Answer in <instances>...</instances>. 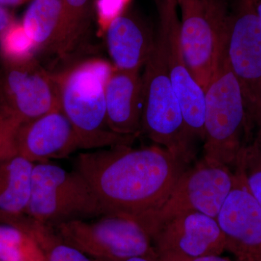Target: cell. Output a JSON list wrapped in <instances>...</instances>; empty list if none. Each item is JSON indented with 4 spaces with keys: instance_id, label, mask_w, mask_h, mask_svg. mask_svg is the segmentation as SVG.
Here are the masks:
<instances>
[{
    "instance_id": "83f0119b",
    "label": "cell",
    "mask_w": 261,
    "mask_h": 261,
    "mask_svg": "<svg viewBox=\"0 0 261 261\" xmlns=\"http://www.w3.org/2000/svg\"><path fill=\"white\" fill-rule=\"evenodd\" d=\"M251 132H259L261 134V106L251 123Z\"/></svg>"
},
{
    "instance_id": "30bf717a",
    "label": "cell",
    "mask_w": 261,
    "mask_h": 261,
    "mask_svg": "<svg viewBox=\"0 0 261 261\" xmlns=\"http://www.w3.org/2000/svg\"><path fill=\"white\" fill-rule=\"evenodd\" d=\"M225 54L243 89L250 129L261 106V21L250 0H233Z\"/></svg>"
},
{
    "instance_id": "277c9868",
    "label": "cell",
    "mask_w": 261,
    "mask_h": 261,
    "mask_svg": "<svg viewBox=\"0 0 261 261\" xmlns=\"http://www.w3.org/2000/svg\"><path fill=\"white\" fill-rule=\"evenodd\" d=\"M142 77V112L141 130L161 146L191 163L194 143L185 126L181 106L168 75L161 38L155 34L152 54Z\"/></svg>"
},
{
    "instance_id": "e0dca14e",
    "label": "cell",
    "mask_w": 261,
    "mask_h": 261,
    "mask_svg": "<svg viewBox=\"0 0 261 261\" xmlns=\"http://www.w3.org/2000/svg\"><path fill=\"white\" fill-rule=\"evenodd\" d=\"M34 165L17 154L0 159V224H8L27 212Z\"/></svg>"
},
{
    "instance_id": "5bb4252c",
    "label": "cell",
    "mask_w": 261,
    "mask_h": 261,
    "mask_svg": "<svg viewBox=\"0 0 261 261\" xmlns=\"http://www.w3.org/2000/svg\"><path fill=\"white\" fill-rule=\"evenodd\" d=\"M156 253L196 257L221 255L225 238L217 220L197 211L181 213L161 224L152 237Z\"/></svg>"
},
{
    "instance_id": "4dcf8cb0",
    "label": "cell",
    "mask_w": 261,
    "mask_h": 261,
    "mask_svg": "<svg viewBox=\"0 0 261 261\" xmlns=\"http://www.w3.org/2000/svg\"><path fill=\"white\" fill-rule=\"evenodd\" d=\"M250 2L261 21V0H250Z\"/></svg>"
},
{
    "instance_id": "8992f818",
    "label": "cell",
    "mask_w": 261,
    "mask_h": 261,
    "mask_svg": "<svg viewBox=\"0 0 261 261\" xmlns=\"http://www.w3.org/2000/svg\"><path fill=\"white\" fill-rule=\"evenodd\" d=\"M180 44L192 75L204 90L224 56L229 8L226 0H177Z\"/></svg>"
},
{
    "instance_id": "6da1fadb",
    "label": "cell",
    "mask_w": 261,
    "mask_h": 261,
    "mask_svg": "<svg viewBox=\"0 0 261 261\" xmlns=\"http://www.w3.org/2000/svg\"><path fill=\"white\" fill-rule=\"evenodd\" d=\"M190 165L161 146L121 145L81 153L75 171L88 182L104 214L141 221L164 204Z\"/></svg>"
},
{
    "instance_id": "484cf974",
    "label": "cell",
    "mask_w": 261,
    "mask_h": 261,
    "mask_svg": "<svg viewBox=\"0 0 261 261\" xmlns=\"http://www.w3.org/2000/svg\"><path fill=\"white\" fill-rule=\"evenodd\" d=\"M159 261H231L221 255H209L203 257H187L185 255H178L175 253L158 254Z\"/></svg>"
},
{
    "instance_id": "cb8c5ba5",
    "label": "cell",
    "mask_w": 261,
    "mask_h": 261,
    "mask_svg": "<svg viewBox=\"0 0 261 261\" xmlns=\"http://www.w3.org/2000/svg\"><path fill=\"white\" fill-rule=\"evenodd\" d=\"M130 0H97L98 23L102 32L113 20L124 13Z\"/></svg>"
},
{
    "instance_id": "d4e9b609",
    "label": "cell",
    "mask_w": 261,
    "mask_h": 261,
    "mask_svg": "<svg viewBox=\"0 0 261 261\" xmlns=\"http://www.w3.org/2000/svg\"><path fill=\"white\" fill-rule=\"evenodd\" d=\"M18 126L11 118L0 112V159L9 153L10 142Z\"/></svg>"
},
{
    "instance_id": "2e32d148",
    "label": "cell",
    "mask_w": 261,
    "mask_h": 261,
    "mask_svg": "<svg viewBox=\"0 0 261 261\" xmlns=\"http://www.w3.org/2000/svg\"><path fill=\"white\" fill-rule=\"evenodd\" d=\"M105 33L113 68L140 72L153 50L155 34L140 18L125 12Z\"/></svg>"
},
{
    "instance_id": "3957f363",
    "label": "cell",
    "mask_w": 261,
    "mask_h": 261,
    "mask_svg": "<svg viewBox=\"0 0 261 261\" xmlns=\"http://www.w3.org/2000/svg\"><path fill=\"white\" fill-rule=\"evenodd\" d=\"M203 158L233 171L250 137L246 102L226 54L205 89Z\"/></svg>"
},
{
    "instance_id": "9a60e30c",
    "label": "cell",
    "mask_w": 261,
    "mask_h": 261,
    "mask_svg": "<svg viewBox=\"0 0 261 261\" xmlns=\"http://www.w3.org/2000/svg\"><path fill=\"white\" fill-rule=\"evenodd\" d=\"M108 126L114 133L135 137L141 130L142 83L140 72L113 68L106 85Z\"/></svg>"
},
{
    "instance_id": "d6986e66",
    "label": "cell",
    "mask_w": 261,
    "mask_h": 261,
    "mask_svg": "<svg viewBox=\"0 0 261 261\" xmlns=\"http://www.w3.org/2000/svg\"><path fill=\"white\" fill-rule=\"evenodd\" d=\"M8 224L21 228L36 240L46 261H94L88 255L65 242L49 225L39 222L24 214Z\"/></svg>"
},
{
    "instance_id": "7a4b0ae2",
    "label": "cell",
    "mask_w": 261,
    "mask_h": 261,
    "mask_svg": "<svg viewBox=\"0 0 261 261\" xmlns=\"http://www.w3.org/2000/svg\"><path fill=\"white\" fill-rule=\"evenodd\" d=\"M113 69L107 62L93 58L57 75L60 109L76 132L82 149L130 145L135 138L117 135L108 126L106 85Z\"/></svg>"
},
{
    "instance_id": "f1b7e54d",
    "label": "cell",
    "mask_w": 261,
    "mask_h": 261,
    "mask_svg": "<svg viewBox=\"0 0 261 261\" xmlns=\"http://www.w3.org/2000/svg\"><path fill=\"white\" fill-rule=\"evenodd\" d=\"M94 261H159L158 258L145 256L128 257L123 259H113V260H94Z\"/></svg>"
},
{
    "instance_id": "7c38bea8",
    "label": "cell",
    "mask_w": 261,
    "mask_h": 261,
    "mask_svg": "<svg viewBox=\"0 0 261 261\" xmlns=\"http://www.w3.org/2000/svg\"><path fill=\"white\" fill-rule=\"evenodd\" d=\"M234 173V185L216 219L224 235L225 250L237 261H261V208Z\"/></svg>"
},
{
    "instance_id": "9c48e42d",
    "label": "cell",
    "mask_w": 261,
    "mask_h": 261,
    "mask_svg": "<svg viewBox=\"0 0 261 261\" xmlns=\"http://www.w3.org/2000/svg\"><path fill=\"white\" fill-rule=\"evenodd\" d=\"M60 109L58 77L36 61L0 58V112L20 126Z\"/></svg>"
},
{
    "instance_id": "7402d4cb",
    "label": "cell",
    "mask_w": 261,
    "mask_h": 261,
    "mask_svg": "<svg viewBox=\"0 0 261 261\" xmlns=\"http://www.w3.org/2000/svg\"><path fill=\"white\" fill-rule=\"evenodd\" d=\"M37 50L22 23L13 22L0 35V58L5 61L20 63L34 58Z\"/></svg>"
},
{
    "instance_id": "4316f807",
    "label": "cell",
    "mask_w": 261,
    "mask_h": 261,
    "mask_svg": "<svg viewBox=\"0 0 261 261\" xmlns=\"http://www.w3.org/2000/svg\"><path fill=\"white\" fill-rule=\"evenodd\" d=\"M15 22L14 18L12 16L4 6L0 5V35L6 30L12 23Z\"/></svg>"
},
{
    "instance_id": "4fadbf2b",
    "label": "cell",
    "mask_w": 261,
    "mask_h": 261,
    "mask_svg": "<svg viewBox=\"0 0 261 261\" xmlns=\"http://www.w3.org/2000/svg\"><path fill=\"white\" fill-rule=\"evenodd\" d=\"M82 149L80 139L61 109L22 123L10 142L9 154L35 163L64 159Z\"/></svg>"
},
{
    "instance_id": "603a6c76",
    "label": "cell",
    "mask_w": 261,
    "mask_h": 261,
    "mask_svg": "<svg viewBox=\"0 0 261 261\" xmlns=\"http://www.w3.org/2000/svg\"><path fill=\"white\" fill-rule=\"evenodd\" d=\"M64 11L65 39L63 55L80 42L87 27L91 0H61Z\"/></svg>"
},
{
    "instance_id": "ac0fdd59",
    "label": "cell",
    "mask_w": 261,
    "mask_h": 261,
    "mask_svg": "<svg viewBox=\"0 0 261 261\" xmlns=\"http://www.w3.org/2000/svg\"><path fill=\"white\" fill-rule=\"evenodd\" d=\"M22 25L37 49L63 55L65 23L61 0H32Z\"/></svg>"
},
{
    "instance_id": "ba28073f",
    "label": "cell",
    "mask_w": 261,
    "mask_h": 261,
    "mask_svg": "<svg viewBox=\"0 0 261 261\" xmlns=\"http://www.w3.org/2000/svg\"><path fill=\"white\" fill-rule=\"evenodd\" d=\"M235 177L231 168L202 157L184 171L159 210L138 221L152 239L161 224L181 213L197 211L216 219L232 190Z\"/></svg>"
},
{
    "instance_id": "44dd1931",
    "label": "cell",
    "mask_w": 261,
    "mask_h": 261,
    "mask_svg": "<svg viewBox=\"0 0 261 261\" xmlns=\"http://www.w3.org/2000/svg\"><path fill=\"white\" fill-rule=\"evenodd\" d=\"M261 208V134L253 132L243 146L233 168Z\"/></svg>"
},
{
    "instance_id": "8fae6325",
    "label": "cell",
    "mask_w": 261,
    "mask_h": 261,
    "mask_svg": "<svg viewBox=\"0 0 261 261\" xmlns=\"http://www.w3.org/2000/svg\"><path fill=\"white\" fill-rule=\"evenodd\" d=\"M177 0H159L161 38L168 75L181 106L187 135L192 142L204 140L205 90L192 75L182 53Z\"/></svg>"
},
{
    "instance_id": "ffe728a7",
    "label": "cell",
    "mask_w": 261,
    "mask_h": 261,
    "mask_svg": "<svg viewBox=\"0 0 261 261\" xmlns=\"http://www.w3.org/2000/svg\"><path fill=\"white\" fill-rule=\"evenodd\" d=\"M0 261H46L36 240L21 228L0 224Z\"/></svg>"
},
{
    "instance_id": "52a82bcc",
    "label": "cell",
    "mask_w": 261,
    "mask_h": 261,
    "mask_svg": "<svg viewBox=\"0 0 261 261\" xmlns=\"http://www.w3.org/2000/svg\"><path fill=\"white\" fill-rule=\"evenodd\" d=\"M53 227L65 242L93 260L158 258L149 233L137 219L126 215L104 214L92 221L72 220Z\"/></svg>"
},
{
    "instance_id": "5b68a950",
    "label": "cell",
    "mask_w": 261,
    "mask_h": 261,
    "mask_svg": "<svg viewBox=\"0 0 261 261\" xmlns=\"http://www.w3.org/2000/svg\"><path fill=\"white\" fill-rule=\"evenodd\" d=\"M25 214L54 226L72 220L99 217L104 211L80 173L47 162L34 165L32 194Z\"/></svg>"
},
{
    "instance_id": "f546056e",
    "label": "cell",
    "mask_w": 261,
    "mask_h": 261,
    "mask_svg": "<svg viewBox=\"0 0 261 261\" xmlns=\"http://www.w3.org/2000/svg\"><path fill=\"white\" fill-rule=\"evenodd\" d=\"M32 0H0V5L3 6H18Z\"/></svg>"
}]
</instances>
